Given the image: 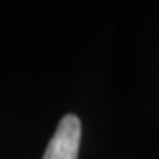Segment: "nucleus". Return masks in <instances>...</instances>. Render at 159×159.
Here are the masks:
<instances>
[{"label":"nucleus","instance_id":"1","mask_svg":"<svg viewBox=\"0 0 159 159\" xmlns=\"http://www.w3.org/2000/svg\"><path fill=\"white\" fill-rule=\"evenodd\" d=\"M81 122L76 115H66L51 136L43 159H78Z\"/></svg>","mask_w":159,"mask_h":159}]
</instances>
